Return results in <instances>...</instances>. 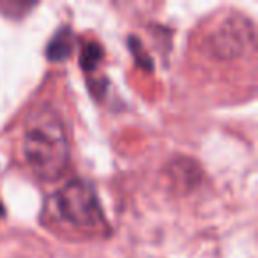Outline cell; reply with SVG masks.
<instances>
[{
    "mask_svg": "<svg viewBox=\"0 0 258 258\" xmlns=\"http://www.w3.org/2000/svg\"><path fill=\"white\" fill-rule=\"evenodd\" d=\"M57 209L66 223L80 230H101L104 214L92 184L83 179L69 180L57 193Z\"/></svg>",
    "mask_w": 258,
    "mask_h": 258,
    "instance_id": "2",
    "label": "cell"
},
{
    "mask_svg": "<svg viewBox=\"0 0 258 258\" xmlns=\"http://www.w3.org/2000/svg\"><path fill=\"white\" fill-rule=\"evenodd\" d=\"M22 151L29 168L43 180H57L69 165V140L57 111L41 106L29 117Z\"/></svg>",
    "mask_w": 258,
    "mask_h": 258,
    "instance_id": "1",
    "label": "cell"
},
{
    "mask_svg": "<svg viewBox=\"0 0 258 258\" xmlns=\"http://www.w3.org/2000/svg\"><path fill=\"white\" fill-rule=\"evenodd\" d=\"M73 51V34L69 29H62L57 32V36L50 41L46 48V55L51 62H60L71 55Z\"/></svg>",
    "mask_w": 258,
    "mask_h": 258,
    "instance_id": "4",
    "label": "cell"
},
{
    "mask_svg": "<svg viewBox=\"0 0 258 258\" xmlns=\"http://www.w3.org/2000/svg\"><path fill=\"white\" fill-rule=\"evenodd\" d=\"M253 41V25L247 18L232 16L211 37V48L216 57L233 58L246 51Z\"/></svg>",
    "mask_w": 258,
    "mask_h": 258,
    "instance_id": "3",
    "label": "cell"
},
{
    "mask_svg": "<svg viewBox=\"0 0 258 258\" xmlns=\"http://www.w3.org/2000/svg\"><path fill=\"white\" fill-rule=\"evenodd\" d=\"M101 60H103V50H101L99 44L96 43L85 44V48L82 51V68L85 71H94Z\"/></svg>",
    "mask_w": 258,
    "mask_h": 258,
    "instance_id": "5",
    "label": "cell"
}]
</instances>
